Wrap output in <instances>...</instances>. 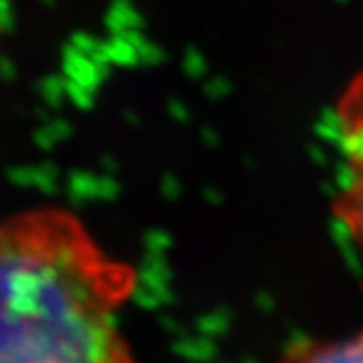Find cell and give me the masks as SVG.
<instances>
[{"instance_id": "obj_1", "label": "cell", "mask_w": 363, "mask_h": 363, "mask_svg": "<svg viewBox=\"0 0 363 363\" xmlns=\"http://www.w3.org/2000/svg\"><path fill=\"white\" fill-rule=\"evenodd\" d=\"M138 286L85 220L59 204L0 220V363L133 362L119 311Z\"/></svg>"}, {"instance_id": "obj_2", "label": "cell", "mask_w": 363, "mask_h": 363, "mask_svg": "<svg viewBox=\"0 0 363 363\" xmlns=\"http://www.w3.org/2000/svg\"><path fill=\"white\" fill-rule=\"evenodd\" d=\"M337 138L343 160L337 214L363 260V69L339 99Z\"/></svg>"}, {"instance_id": "obj_3", "label": "cell", "mask_w": 363, "mask_h": 363, "mask_svg": "<svg viewBox=\"0 0 363 363\" xmlns=\"http://www.w3.org/2000/svg\"><path fill=\"white\" fill-rule=\"evenodd\" d=\"M286 359L293 362H333V363H363V333L335 341H317L295 345L289 351Z\"/></svg>"}, {"instance_id": "obj_4", "label": "cell", "mask_w": 363, "mask_h": 363, "mask_svg": "<svg viewBox=\"0 0 363 363\" xmlns=\"http://www.w3.org/2000/svg\"><path fill=\"white\" fill-rule=\"evenodd\" d=\"M0 37H2V25H0Z\"/></svg>"}]
</instances>
